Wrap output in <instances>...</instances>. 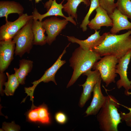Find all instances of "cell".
<instances>
[{"mask_svg": "<svg viewBox=\"0 0 131 131\" xmlns=\"http://www.w3.org/2000/svg\"><path fill=\"white\" fill-rule=\"evenodd\" d=\"M115 0H99L100 6L105 9L109 15L112 14L116 8Z\"/></svg>", "mask_w": 131, "mask_h": 131, "instance_id": "25", "label": "cell"}, {"mask_svg": "<svg viewBox=\"0 0 131 131\" xmlns=\"http://www.w3.org/2000/svg\"><path fill=\"white\" fill-rule=\"evenodd\" d=\"M32 15L27 13L19 15L13 22L8 21L0 28V41L12 39L16 33L31 19Z\"/></svg>", "mask_w": 131, "mask_h": 131, "instance_id": "6", "label": "cell"}, {"mask_svg": "<svg viewBox=\"0 0 131 131\" xmlns=\"http://www.w3.org/2000/svg\"><path fill=\"white\" fill-rule=\"evenodd\" d=\"M102 81L101 78L94 87L93 98L90 105L85 111L86 116L97 114L104 103L106 96L102 92L101 87Z\"/></svg>", "mask_w": 131, "mask_h": 131, "instance_id": "11", "label": "cell"}, {"mask_svg": "<svg viewBox=\"0 0 131 131\" xmlns=\"http://www.w3.org/2000/svg\"><path fill=\"white\" fill-rule=\"evenodd\" d=\"M31 1L32 0H29ZM41 0H35V2L36 3H38L39 1ZM53 0H49V1L47 2L45 4V5L46 8L47 10H48L50 8L53 1Z\"/></svg>", "mask_w": 131, "mask_h": 131, "instance_id": "31", "label": "cell"}, {"mask_svg": "<svg viewBox=\"0 0 131 131\" xmlns=\"http://www.w3.org/2000/svg\"><path fill=\"white\" fill-rule=\"evenodd\" d=\"M120 104L113 96H106L104 103L97 114V119L99 128L102 131H118V126L121 122L118 111Z\"/></svg>", "mask_w": 131, "mask_h": 131, "instance_id": "3", "label": "cell"}, {"mask_svg": "<svg viewBox=\"0 0 131 131\" xmlns=\"http://www.w3.org/2000/svg\"><path fill=\"white\" fill-rule=\"evenodd\" d=\"M131 58V50L119 59L118 64L116 67V73L120 76V79L116 83L117 87L118 89L122 87L124 88L125 95L129 90H131V81L129 80L127 76V70Z\"/></svg>", "mask_w": 131, "mask_h": 131, "instance_id": "8", "label": "cell"}, {"mask_svg": "<svg viewBox=\"0 0 131 131\" xmlns=\"http://www.w3.org/2000/svg\"><path fill=\"white\" fill-rule=\"evenodd\" d=\"M33 21V19L30 20L13 38L16 45V56L21 57L25 53H29L33 47L34 39L32 30Z\"/></svg>", "mask_w": 131, "mask_h": 131, "instance_id": "4", "label": "cell"}, {"mask_svg": "<svg viewBox=\"0 0 131 131\" xmlns=\"http://www.w3.org/2000/svg\"><path fill=\"white\" fill-rule=\"evenodd\" d=\"M118 60L119 59L115 56L105 55L98 61L92 68L99 71L102 80L105 83L106 87L112 82H115V79L117 76L116 67Z\"/></svg>", "mask_w": 131, "mask_h": 131, "instance_id": "5", "label": "cell"}, {"mask_svg": "<svg viewBox=\"0 0 131 131\" xmlns=\"http://www.w3.org/2000/svg\"><path fill=\"white\" fill-rule=\"evenodd\" d=\"M117 0L116 8L122 14L131 19V0Z\"/></svg>", "mask_w": 131, "mask_h": 131, "instance_id": "22", "label": "cell"}, {"mask_svg": "<svg viewBox=\"0 0 131 131\" xmlns=\"http://www.w3.org/2000/svg\"><path fill=\"white\" fill-rule=\"evenodd\" d=\"M6 76L4 72L0 73V91L1 92H3L2 87L4 85L6 80Z\"/></svg>", "mask_w": 131, "mask_h": 131, "instance_id": "30", "label": "cell"}, {"mask_svg": "<svg viewBox=\"0 0 131 131\" xmlns=\"http://www.w3.org/2000/svg\"><path fill=\"white\" fill-rule=\"evenodd\" d=\"M67 2L63 5L64 11L66 12L69 16H71L73 18H74L76 20L77 18V13L78 7L82 2L86 5L89 6L90 2L89 0H66Z\"/></svg>", "mask_w": 131, "mask_h": 131, "instance_id": "20", "label": "cell"}, {"mask_svg": "<svg viewBox=\"0 0 131 131\" xmlns=\"http://www.w3.org/2000/svg\"><path fill=\"white\" fill-rule=\"evenodd\" d=\"M6 74L8 80L7 81L4 83L5 88L3 92L7 96L13 95L20 83L14 74L10 75L8 73L6 72Z\"/></svg>", "mask_w": 131, "mask_h": 131, "instance_id": "21", "label": "cell"}, {"mask_svg": "<svg viewBox=\"0 0 131 131\" xmlns=\"http://www.w3.org/2000/svg\"><path fill=\"white\" fill-rule=\"evenodd\" d=\"M26 117L28 120L30 122H38L37 107L34 106L31 107V109L29 110L27 114Z\"/></svg>", "mask_w": 131, "mask_h": 131, "instance_id": "27", "label": "cell"}, {"mask_svg": "<svg viewBox=\"0 0 131 131\" xmlns=\"http://www.w3.org/2000/svg\"><path fill=\"white\" fill-rule=\"evenodd\" d=\"M96 14L88 25L91 29L97 30L102 26L112 27L113 22L107 12L100 6L96 9Z\"/></svg>", "mask_w": 131, "mask_h": 131, "instance_id": "15", "label": "cell"}, {"mask_svg": "<svg viewBox=\"0 0 131 131\" xmlns=\"http://www.w3.org/2000/svg\"><path fill=\"white\" fill-rule=\"evenodd\" d=\"M87 76L86 81L83 84L80 85L83 87V91L79 103L80 107H83L90 98L95 85L101 78L100 73L97 70L94 71L89 70L82 74Z\"/></svg>", "mask_w": 131, "mask_h": 131, "instance_id": "9", "label": "cell"}, {"mask_svg": "<svg viewBox=\"0 0 131 131\" xmlns=\"http://www.w3.org/2000/svg\"><path fill=\"white\" fill-rule=\"evenodd\" d=\"M99 0H90V6L89 11L83 20L80 25L83 31L85 32L87 29V25L89 23V18L92 12L100 6Z\"/></svg>", "mask_w": 131, "mask_h": 131, "instance_id": "24", "label": "cell"}, {"mask_svg": "<svg viewBox=\"0 0 131 131\" xmlns=\"http://www.w3.org/2000/svg\"><path fill=\"white\" fill-rule=\"evenodd\" d=\"M37 108L38 122L44 124H49L50 120L47 105L43 103L37 107Z\"/></svg>", "mask_w": 131, "mask_h": 131, "instance_id": "23", "label": "cell"}, {"mask_svg": "<svg viewBox=\"0 0 131 131\" xmlns=\"http://www.w3.org/2000/svg\"><path fill=\"white\" fill-rule=\"evenodd\" d=\"M70 44V43H69L66 47L62 53L53 64L45 71L42 77L38 80L35 81L32 83L33 85L31 87V88L32 90H34L37 85L42 82L47 83L49 82L52 81L55 84L57 85L55 76L58 69L66 62L65 60H62L61 58L66 53V48L69 46Z\"/></svg>", "mask_w": 131, "mask_h": 131, "instance_id": "12", "label": "cell"}, {"mask_svg": "<svg viewBox=\"0 0 131 131\" xmlns=\"http://www.w3.org/2000/svg\"><path fill=\"white\" fill-rule=\"evenodd\" d=\"M63 1L60 4H58L56 0H53L49 9L46 13L43 14H40L38 12L37 9L35 8L32 13L33 19L39 20L40 21H42L43 18L47 16H60L68 20L74 25H76V22L72 17L71 16L67 17L63 13L62 9L63 8L62 5Z\"/></svg>", "mask_w": 131, "mask_h": 131, "instance_id": "14", "label": "cell"}, {"mask_svg": "<svg viewBox=\"0 0 131 131\" xmlns=\"http://www.w3.org/2000/svg\"><path fill=\"white\" fill-rule=\"evenodd\" d=\"M68 21L65 18L61 19L52 17L42 21V26L47 34V43L50 45L56 40L57 36L65 28Z\"/></svg>", "mask_w": 131, "mask_h": 131, "instance_id": "7", "label": "cell"}, {"mask_svg": "<svg viewBox=\"0 0 131 131\" xmlns=\"http://www.w3.org/2000/svg\"><path fill=\"white\" fill-rule=\"evenodd\" d=\"M95 33L84 40L78 39L73 36H66L69 41L79 44L83 49L85 50H92L100 45L105 40L106 33L102 35L99 34L100 31L95 30Z\"/></svg>", "mask_w": 131, "mask_h": 131, "instance_id": "13", "label": "cell"}, {"mask_svg": "<svg viewBox=\"0 0 131 131\" xmlns=\"http://www.w3.org/2000/svg\"><path fill=\"white\" fill-rule=\"evenodd\" d=\"M131 95V92H128L126 95ZM129 110L128 113L121 112L120 113L121 120L124 122L126 125L128 127H131V107L124 106Z\"/></svg>", "mask_w": 131, "mask_h": 131, "instance_id": "26", "label": "cell"}, {"mask_svg": "<svg viewBox=\"0 0 131 131\" xmlns=\"http://www.w3.org/2000/svg\"><path fill=\"white\" fill-rule=\"evenodd\" d=\"M12 39L0 41V72H4L13 59L16 45Z\"/></svg>", "mask_w": 131, "mask_h": 131, "instance_id": "10", "label": "cell"}, {"mask_svg": "<svg viewBox=\"0 0 131 131\" xmlns=\"http://www.w3.org/2000/svg\"><path fill=\"white\" fill-rule=\"evenodd\" d=\"M42 21L33 19L32 30L33 34V45L43 46L47 43V36L44 34L45 30L42 25Z\"/></svg>", "mask_w": 131, "mask_h": 131, "instance_id": "18", "label": "cell"}, {"mask_svg": "<svg viewBox=\"0 0 131 131\" xmlns=\"http://www.w3.org/2000/svg\"><path fill=\"white\" fill-rule=\"evenodd\" d=\"M101 58L99 55L93 50H85L80 47L76 48L69 60L70 66L73 68V71L67 88L73 85L81 75L91 70Z\"/></svg>", "mask_w": 131, "mask_h": 131, "instance_id": "2", "label": "cell"}, {"mask_svg": "<svg viewBox=\"0 0 131 131\" xmlns=\"http://www.w3.org/2000/svg\"><path fill=\"white\" fill-rule=\"evenodd\" d=\"M55 118L56 122L61 124L65 123L67 120L66 115L64 113L60 111L56 113Z\"/></svg>", "mask_w": 131, "mask_h": 131, "instance_id": "29", "label": "cell"}, {"mask_svg": "<svg viewBox=\"0 0 131 131\" xmlns=\"http://www.w3.org/2000/svg\"><path fill=\"white\" fill-rule=\"evenodd\" d=\"M24 8L19 3L15 1H0V17H5L7 21L8 15L11 13H16L19 15L23 13Z\"/></svg>", "mask_w": 131, "mask_h": 131, "instance_id": "17", "label": "cell"}, {"mask_svg": "<svg viewBox=\"0 0 131 131\" xmlns=\"http://www.w3.org/2000/svg\"><path fill=\"white\" fill-rule=\"evenodd\" d=\"M131 30L120 35L106 33L105 38L99 46L92 50L101 57L110 55L119 59L131 50Z\"/></svg>", "mask_w": 131, "mask_h": 131, "instance_id": "1", "label": "cell"}, {"mask_svg": "<svg viewBox=\"0 0 131 131\" xmlns=\"http://www.w3.org/2000/svg\"><path fill=\"white\" fill-rule=\"evenodd\" d=\"M33 63V62L31 60L23 59L19 61V68H14V74L20 84H25L26 77L32 70Z\"/></svg>", "mask_w": 131, "mask_h": 131, "instance_id": "19", "label": "cell"}, {"mask_svg": "<svg viewBox=\"0 0 131 131\" xmlns=\"http://www.w3.org/2000/svg\"><path fill=\"white\" fill-rule=\"evenodd\" d=\"M109 16L113 22L112 27L110 31L111 33L116 34L122 30H131V22L116 8Z\"/></svg>", "mask_w": 131, "mask_h": 131, "instance_id": "16", "label": "cell"}, {"mask_svg": "<svg viewBox=\"0 0 131 131\" xmlns=\"http://www.w3.org/2000/svg\"><path fill=\"white\" fill-rule=\"evenodd\" d=\"M2 129L6 131H18L20 130V127L16 124L14 121L11 123L4 122L3 123Z\"/></svg>", "mask_w": 131, "mask_h": 131, "instance_id": "28", "label": "cell"}, {"mask_svg": "<svg viewBox=\"0 0 131 131\" xmlns=\"http://www.w3.org/2000/svg\"><path fill=\"white\" fill-rule=\"evenodd\" d=\"M64 0H63L64 1Z\"/></svg>", "mask_w": 131, "mask_h": 131, "instance_id": "32", "label": "cell"}]
</instances>
